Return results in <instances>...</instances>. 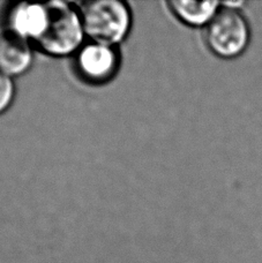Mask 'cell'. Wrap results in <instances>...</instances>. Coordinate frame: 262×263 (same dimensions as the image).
Masks as SVG:
<instances>
[{"label": "cell", "instance_id": "obj_1", "mask_svg": "<svg viewBox=\"0 0 262 263\" xmlns=\"http://www.w3.org/2000/svg\"><path fill=\"white\" fill-rule=\"evenodd\" d=\"M48 18L36 44L51 55H67L80 48L85 35L80 13L66 3H46Z\"/></svg>", "mask_w": 262, "mask_h": 263}, {"label": "cell", "instance_id": "obj_2", "mask_svg": "<svg viewBox=\"0 0 262 263\" xmlns=\"http://www.w3.org/2000/svg\"><path fill=\"white\" fill-rule=\"evenodd\" d=\"M83 29L93 42L114 45L123 41L130 28L127 5L118 0H93L80 11Z\"/></svg>", "mask_w": 262, "mask_h": 263}, {"label": "cell", "instance_id": "obj_3", "mask_svg": "<svg viewBox=\"0 0 262 263\" xmlns=\"http://www.w3.org/2000/svg\"><path fill=\"white\" fill-rule=\"evenodd\" d=\"M205 42L219 58L239 57L251 42L249 22L238 9L224 7L205 28Z\"/></svg>", "mask_w": 262, "mask_h": 263}, {"label": "cell", "instance_id": "obj_4", "mask_svg": "<svg viewBox=\"0 0 262 263\" xmlns=\"http://www.w3.org/2000/svg\"><path fill=\"white\" fill-rule=\"evenodd\" d=\"M79 72L90 82L102 83L114 77L118 67V55L112 45L92 42L79 50Z\"/></svg>", "mask_w": 262, "mask_h": 263}, {"label": "cell", "instance_id": "obj_5", "mask_svg": "<svg viewBox=\"0 0 262 263\" xmlns=\"http://www.w3.org/2000/svg\"><path fill=\"white\" fill-rule=\"evenodd\" d=\"M46 18V4H18L9 13V31L26 40L31 39L36 42L44 30Z\"/></svg>", "mask_w": 262, "mask_h": 263}, {"label": "cell", "instance_id": "obj_6", "mask_svg": "<svg viewBox=\"0 0 262 263\" xmlns=\"http://www.w3.org/2000/svg\"><path fill=\"white\" fill-rule=\"evenodd\" d=\"M31 62L28 40L12 31L0 36V70L8 75H20L30 67Z\"/></svg>", "mask_w": 262, "mask_h": 263}, {"label": "cell", "instance_id": "obj_7", "mask_svg": "<svg viewBox=\"0 0 262 263\" xmlns=\"http://www.w3.org/2000/svg\"><path fill=\"white\" fill-rule=\"evenodd\" d=\"M179 20L190 26H203L213 20L218 13L217 2H189V0H172L169 3Z\"/></svg>", "mask_w": 262, "mask_h": 263}, {"label": "cell", "instance_id": "obj_8", "mask_svg": "<svg viewBox=\"0 0 262 263\" xmlns=\"http://www.w3.org/2000/svg\"><path fill=\"white\" fill-rule=\"evenodd\" d=\"M14 96V84L9 75L0 70V114L12 103Z\"/></svg>", "mask_w": 262, "mask_h": 263}]
</instances>
